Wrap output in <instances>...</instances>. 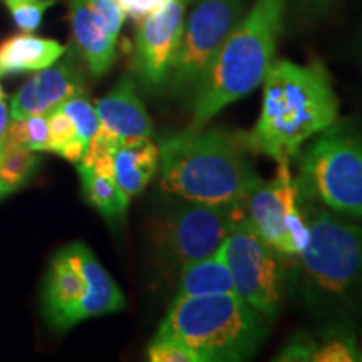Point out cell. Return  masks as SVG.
<instances>
[{
    "label": "cell",
    "mask_w": 362,
    "mask_h": 362,
    "mask_svg": "<svg viewBox=\"0 0 362 362\" xmlns=\"http://www.w3.org/2000/svg\"><path fill=\"white\" fill-rule=\"evenodd\" d=\"M146 356L151 362H202L200 357L187 346L165 336L151 339Z\"/></svg>",
    "instance_id": "484cf974"
},
{
    "label": "cell",
    "mask_w": 362,
    "mask_h": 362,
    "mask_svg": "<svg viewBox=\"0 0 362 362\" xmlns=\"http://www.w3.org/2000/svg\"><path fill=\"white\" fill-rule=\"evenodd\" d=\"M2 2L16 25L22 33L29 34H34L39 29L45 12L56 6V0H2Z\"/></svg>",
    "instance_id": "d4e9b609"
},
{
    "label": "cell",
    "mask_w": 362,
    "mask_h": 362,
    "mask_svg": "<svg viewBox=\"0 0 362 362\" xmlns=\"http://www.w3.org/2000/svg\"><path fill=\"white\" fill-rule=\"evenodd\" d=\"M317 347L314 361L312 362H354L359 361V349L356 336L347 329L346 325L336 324L327 330H324L322 336L315 337Z\"/></svg>",
    "instance_id": "7402d4cb"
},
{
    "label": "cell",
    "mask_w": 362,
    "mask_h": 362,
    "mask_svg": "<svg viewBox=\"0 0 362 362\" xmlns=\"http://www.w3.org/2000/svg\"><path fill=\"white\" fill-rule=\"evenodd\" d=\"M96 112L99 128L81 161L88 163L98 156L112 155L123 143L151 138L153 121L128 76L99 99Z\"/></svg>",
    "instance_id": "7c38bea8"
},
{
    "label": "cell",
    "mask_w": 362,
    "mask_h": 362,
    "mask_svg": "<svg viewBox=\"0 0 362 362\" xmlns=\"http://www.w3.org/2000/svg\"><path fill=\"white\" fill-rule=\"evenodd\" d=\"M89 6L98 13L99 19L106 25L107 33L117 39L121 27L124 24V12L121 11L117 0H89Z\"/></svg>",
    "instance_id": "83f0119b"
},
{
    "label": "cell",
    "mask_w": 362,
    "mask_h": 362,
    "mask_svg": "<svg viewBox=\"0 0 362 362\" xmlns=\"http://www.w3.org/2000/svg\"><path fill=\"white\" fill-rule=\"evenodd\" d=\"M2 149H4V144H0V156H2Z\"/></svg>",
    "instance_id": "836d02e7"
},
{
    "label": "cell",
    "mask_w": 362,
    "mask_h": 362,
    "mask_svg": "<svg viewBox=\"0 0 362 362\" xmlns=\"http://www.w3.org/2000/svg\"><path fill=\"white\" fill-rule=\"evenodd\" d=\"M307 2L310 4V6H315V7H324L327 6L330 0H307Z\"/></svg>",
    "instance_id": "4dcf8cb0"
},
{
    "label": "cell",
    "mask_w": 362,
    "mask_h": 362,
    "mask_svg": "<svg viewBox=\"0 0 362 362\" xmlns=\"http://www.w3.org/2000/svg\"><path fill=\"white\" fill-rule=\"evenodd\" d=\"M4 99H6V93H4L2 86H0V101H4Z\"/></svg>",
    "instance_id": "1f68e13d"
},
{
    "label": "cell",
    "mask_w": 362,
    "mask_h": 362,
    "mask_svg": "<svg viewBox=\"0 0 362 362\" xmlns=\"http://www.w3.org/2000/svg\"><path fill=\"white\" fill-rule=\"evenodd\" d=\"M296 187L300 200L362 220V134L336 121L302 144Z\"/></svg>",
    "instance_id": "8992f818"
},
{
    "label": "cell",
    "mask_w": 362,
    "mask_h": 362,
    "mask_svg": "<svg viewBox=\"0 0 362 362\" xmlns=\"http://www.w3.org/2000/svg\"><path fill=\"white\" fill-rule=\"evenodd\" d=\"M37 151L4 144L0 156V197L22 187L39 165Z\"/></svg>",
    "instance_id": "ffe728a7"
},
{
    "label": "cell",
    "mask_w": 362,
    "mask_h": 362,
    "mask_svg": "<svg viewBox=\"0 0 362 362\" xmlns=\"http://www.w3.org/2000/svg\"><path fill=\"white\" fill-rule=\"evenodd\" d=\"M242 216L243 205L185 202V205L175 206L163 220L160 230V245L166 264L180 272L215 253Z\"/></svg>",
    "instance_id": "30bf717a"
},
{
    "label": "cell",
    "mask_w": 362,
    "mask_h": 362,
    "mask_svg": "<svg viewBox=\"0 0 362 362\" xmlns=\"http://www.w3.org/2000/svg\"><path fill=\"white\" fill-rule=\"evenodd\" d=\"M66 51V45L54 39L29 33L12 35L0 42V78L42 71L57 62Z\"/></svg>",
    "instance_id": "2e32d148"
},
{
    "label": "cell",
    "mask_w": 362,
    "mask_h": 362,
    "mask_svg": "<svg viewBox=\"0 0 362 362\" xmlns=\"http://www.w3.org/2000/svg\"><path fill=\"white\" fill-rule=\"evenodd\" d=\"M288 175H291V161H279L275 178L270 181L260 180L247 194L243 202V214L267 245L284 257H296V245L285 225L284 187Z\"/></svg>",
    "instance_id": "5bb4252c"
},
{
    "label": "cell",
    "mask_w": 362,
    "mask_h": 362,
    "mask_svg": "<svg viewBox=\"0 0 362 362\" xmlns=\"http://www.w3.org/2000/svg\"><path fill=\"white\" fill-rule=\"evenodd\" d=\"M309 242L296 255L292 291L315 317L362 307V226L334 211L304 206Z\"/></svg>",
    "instance_id": "3957f363"
},
{
    "label": "cell",
    "mask_w": 362,
    "mask_h": 362,
    "mask_svg": "<svg viewBox=\"0 0 362 362\" xmlns=\"http://www.w3.org/2000/svg\"><path fill=\"white\" fill-rule=\"evenodd\" d=\"M233 280V292L272 322L282 309L287 272L284 255L267 245L245 214L232 226L220 247Z\"/></svg>",
    "instance_id": "ba28073f"
},
{
    "label": "cell",
    "mask_w": 362,
    "mask_h": 362,
    "mask_svg": "<svg viewBox=\"0 0 362 362\" xmlns=\"http://www.w3.org/2000/svg\"><path fill=\"white\" fill-rule=\"evenodd\" d=\"M267 320L237 293L176 297L156 336L171 337L202 362L247 361L267 339Z\"/></svg>",
    "instance_id": "5b68a950"
},
{
    "label": "cell",
    "mask_w": 362,
    "mask_h": 362,
    "mask_svg": "<svg viewBox=\"0 0 362 362\" xmlns=\"http://www.w3.org/2000/svg\"><path fill=\"white\" fill-rule=\"evenodd\" d=\"M163 2H166V0H117L124 16L138 22L148 17L153 11H156Z\"/></svg>",
    "instance_id": "f1b7e54d"
},
{
    "label": "cell",
    "mask_w": 362,
    "mask_h": 362,
    "mask_svg": "<svg viewBox=\"0 0 362 362\" xmlns=\"http://www.w3.org/2000/svg\"><path fill=\"white\" fill-rule=\"evenodd\" d=\"M285 7L287 0H255L243 13L189 101V128H203L226 106L262 86L275 62Z\"/></svg>",
    "instance_id": "277c9868"
},
{
    "label": "cell",
    "mask_w": 362,
    "mask_h": 362,
    "mask_svg": "<svg viewBox=\"0 0 362 362\" xmlns=\"http://www.w3.org/2000/svg\"><path fill=\"white\" fill-rule=\"evenodd\" d=\"M112 166L117 187L131 200L143 193L158 173L160 151L151 138L123 143L112 153Z\"/></svg>",
    "instance_id": "e0dca14e"
},
{
    "label": "cell",
    "mask_w": 362,
    "mask_h": 362,
    "mask_svg": "<svg viewBox=\"0 0 362 362\" xmlns=\"http://www.w3.org/2000/svg\"><path fill=\"white\" fill-rule=\"evenodd\" d=\"M47 129H49V149L67 161L79 163L86 155V146L81 143L76 126L72 119L61 107H54L47 112Z\"/></svg>",
    "instance_id": "44dd1931"
},
{
    "label": "cell",
    "mask_w": 362,
    "mask_h": 362,
    "mask_svg": "<svg viewBox=\"0 0 362 362\" xmlns=\"http://www.w3.org/2000/svg\"><path fill=\"white\" fill-rule=\"evenodd\" d=\"M8 119H11V117H8V110H7L6 103L0 101V144H4V138H6Z\"/></svg>",
    "instance_id": "f546056e"
},
{
    "label": "cell",
    "mask_w": 362,
    "mask_h": 362,
    "mask_svg": "<svg viewBox=\"0 0 362 362\" xmlns=\"http://www.w3.org/2000/svg\"><path fill=\"white\" fill-rule=\"evenodd\" d=\"M69 8L76 44L89 71L101 78L115 62L117 39L107 33L106 25L89 6V0H69Z\"/></svg>",
    "instance_id": "9a60e30c"
},
{
    "label": "cell",
    "mask_w": 362,
    "mask_h": 362,
    "mask_svg": "<svg viewBox=\"0 0 362 362\" xmlns=\"http://www.w3.org/2000/svg\"><path fill=\"white\" fill-rule=\"evenodd\" d=\"M185 24V2L166 0L139 21L134 45V67L149 90L168 84Z\"/></svg>",
    "instance_id": "8fae6325"
},
{
    "label": "cell",
    "mask_w": 362,
    "mask_h": 362,
    "mask_svg": "<svg viewBox=\"0 0 362 362\" xmlns=\"http://www.w3.org/2000/svg\"><path fill=\"white\" fill-rule=\"evenodd\" d=\"M181 2H185V4H187V2H189V0H181Z\"/></svg>",
    "instance_id": "e575fe53"
},
{
    "label": "cell",
    "mask_w": 362,
    "mask_h": 362,
    "mask_svg": "<svg viewBox=\"0 0 362 362\" xmlns=\"http://www.w3.org/2000/svg\"><path fill=\"white\" fill-rule=\"evenodd\" d=\"M233 292V280L220 248L205 259L193 262L178 272L176 297L214 296Z\"/></svg>",
    "instance_id": "ac0fdd59"
},
{
    "label": "cell",
    "mask_w": 362,
    "mask_h": 362,
    "mask_svg": "<svg viewBox=\"0 0 362 362\" xmlns=\"http://www.w3.org/2000/svg\"><path fill=\"white\" fill-rule=\"evenodd\" d=\"M158 151L161 188L178 200L243 205L260 181L238 133L188 128L163 139Z\"/></svg>",
    "instance_id": "7a4b0ae2"
},
{
    "label": "cell",
    "mask_w": 362,
    "mask_h": 362,
    "mask_svg": "<svg viewBox=\"0 0 362 362\" xmlns=\"http://www.w3.org/2000/svg\"><path fill=\"white\" fill-rule=\"evenodd\" d=\"M126 298L94 252L74 242L56 253L44 282L42 310L56 330L124 310Z\"/></svg>",
    "instance_id": "52a82bcc"
},
{
    "label": "cell",
    "mask_w": 362,
    "mask_h": 362,
    "mask_svg": "<svg viewBox=\"0 0 362 362\" xmlns=\"http://www.w3.org/2000/svg\"><path fill=\"white\" fill-rule=\"evenodd\" d=\"M359 361H362V347L359 349Z\"/></svg>",
    "instance_id": "d6a6232c"
},
{
    "label": "cell",
    "mask_w": 362,
    "mask_h": 362,
    "mask_svg": "<svg viewBox=\"0 0 362 362\" xmlns=\"http://www.w3.org/2000/svg\"><path fill=\"white\" fill-rule=\"evenodd\" d=\"M59 107L71 117L72 123L76 126V131H78L81 143L88 149L90 139L94 138V134H96L99 128L96 107L89 103V99L84 93L66 99Z\"/></svg>",
    "instance_id": "cb8c5ba5"
},
{
    "label": "cell",
    "mask_w": 362,
    "mask_h": 362,
    "mask_svg": "<svg viewBox=\"0 0 362 362\" xmlns=\"http://www.w3.org/2000/svg\"><path fill=\"white\" fill-rule=\"evenodd\" d=\"M4 144L25 148L30 151H47L49 129L47 115H33L22 119H8Z\"/></svg>",
    "instance_id": "603a6c76"
},
{
    "label": "cell",
    "mask_w": 362,
    "mask_h": 362,
    "mask_svg": "<svg viewBox=\"0 0 362 362\" xmlns=\"http://www.w3.org/2000/svg\"><path fill=\"white\" fill-rule=\"evenodd\" d=\"M67 52V51H66ZM62 57L52 66L37 71L11 98V119L33 115H47L66 99L84 93V78L74 54Z\"/></svg>",
    "instance_id": "4fadbf2b"
},
{
    "label": "cell",
    "mask_w": 362,
    "mask_h": 362,
    "mask_svg": "<svg viewBox=\"0 0 362 362\" xmlns=\"http://www.w3.org/2000/svg\"><path fill=\"white\" fill-rule=\"evenodd\" d=\"M76 168L83 183V192L90 205L111 223L123 220L131 200L121 192L116 180L96 173L93 166L84 161L76 163Z\"/></svg>",
    "instance_id": "d6986e66"
},
{
    "label": "cell",
    "mask_w": 362,
    "mask_h": 362,
    "mask_svg": "<svg viewBox=\"0 0 362 362\" xmlns=\"http://www.w3.org/2000/svg\"><path fill=\"white\" fill-rule=\"evenodd\" d=\"M262 88L264 101L255 128L238 133L247 153L292 161L302 144L339 121V98L320 62L275 61Z\"/></svg>",
    "instance_id": "6da1fadb"
},
{
    "label": "cell",
    "mask_w": 362,
    "mask_h": 362,
    "mask_svg": "<svg viewBox=\"0 0 362 362\" xmlns=\"http://www.w3.org/2000/svg\"><path fill=\"white\" fill-rule=\"evenodd\" d=\"M243 16V0H198L185 17L168 84L175 98L192 101L198 86Z\"/></svg>",
    "instance_id": "9c48e42d"
},
{
    "label": "cell",
    "mask_w": 362,
    "mask_h": 362,
    "mask_svg": "<svg viewBox=\"0 0 362 362\" xmlns=\"http://www.w3.org/2000/svg\"><path fill=\"white\" fill-rule=\"evenodd\" d=\"M315 337L307 332H297L288 339L274 361L279 362H312L315 354Z\"/></svg>",
    "instance_id": "4316f807"
}]
</instances>
